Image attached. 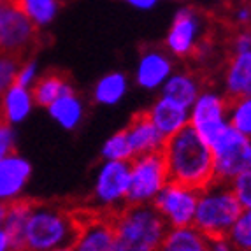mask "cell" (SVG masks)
<instances>
[{
  "mask_svg": "<svg viewBox=\"0 0 251 251\" xmlns=\"http://www.w3.org/2000/svg\"><path fill=\"white\" fill-rule=\"evenodd\" d=\"M169 179L190 188L202 190L214 181L213 151L190 126L165 141L162 150Z\"/></svg>",
  "mask_w": 251,
  "mask_h": 251,
  "instance_id": "obj_1",
  "label": "cell"
},
{
  "mask_svg": "<svg viewBox=\"0 0 251 251\" xmlns=\"http://www.w3.org/2000/svg\"><path fill=\"white\" fill-rule=\"evenodd\" d=\"M79 226V213L62 204L35 201L23 232V250L53 251L72 246Z\"/></svg>",
  "mask_w": 251,
  "mask_h": 251,
  "instance_id": "obj_2",
  "label": "cell"
},
{
  "mask_svg": "<svg viewBox=\"0 0 251 251\" xmlns=\"http://www.w3.org/2000/svg\"><path fill=\"white\" fill-rule=\"evenodd\" d=\"M113 251H160L167 225L153 205H125L111 216Z\"/></svg>",
  "mask_w": 251,
  "mask_h": 251,
  "instance_id": "obj_3",
  "label": "cell"
},
{
  "mask_svg": "<svg viewBox=\"0 0 251 251\" xmlns=\"http://www.w3.org/2000/svg\"><path fill=\"white\" fill-rule=\"evenodd\" d=\"M241 211L243 207L235 199L230 184L213 181L202 190H199V202L195 218H193V226H197L205 237L226 235Z\"/></svg>",
  "mask_w": 251,
  "mask_h": 251,
  "instance_id": "obj_4",
  "label": "cell"
},
{
  "mask_svg": "<svg viewBox=\"0 0 251 251\" xmlns=\"http://www.w3.org/2000/svg\"><path fill=\"white\" fill-rule=\"evenodd\" d=\"M130 188V162L104 160L99 165L93 179L90 209L100 214L113 216L128 205Z\"/></svg>",
  "mask_w": 251,
  "mask_h": 251,
  "instance_id": "obj_5",
  "label": "cell"
},
{
  "mask_svg": "<svg viewBox=\"0 0 251 251\" xmlns=\"http://www.w3.org/2000/svg\"><path fill=\"white\" fill-rule=\"evenodd\" d=\"M213 151L214 181L230 183L251 169V139L226 125L209 144Z\"/></svg>",
  "mask_w": 251,
  "mask_h": 251,
  "instance_id": "obj_6",
  "label": "cell"
},
{
  "mask_svg": "<svg viewBox=\"0 0 251 251\" xmlns=\"http://www.w3.org/2000/svg\"><path fill=\"white\" fill-rule=\"evenodd\" d=\"M207 34V20L197 7L184 4L174 13L167 34H165V51L172 58H193L199 46Z\"/></svg>",
  "mask_w": 251,
  "mask_h": 251,
  "instance_id": "obj_7",
  "label": "cell"
},
{
  "mask_svg": "<svg viewBox=\"0 0 251 251\" xmlns=\"http://www.w3.org/2000/svg\"><path fill=\"white\" fill-rule=\"evenodd\" d=\"M39 30L18 4H0V54L26 60L41 42Z\"/></svg>",
  "mask_w": 251,
  "mask_h": 251,
  "instance_id": "obj_8",
  "label": "cell"
},
{
  "mask_svg": "<svg viewBox=\"0 0 251 251\" xmlns=\"http://www.w3.org/2000/svg\"><path fill=\"white\" fill-rule=\"evenodd\" d=\"M169 181L171 179L162 153L134 156L130 160L128 204L151 205Z\"/></svg>",
  "mask_w": 251,
  "mask_h": 251,
  "instance_id": "obj_9",
  "label": "cell"
},
{
  "mask_svg": "<svg viewBox=\"0 0 251 251\" xmlns=\"http://www.w3.org/2000/svg\"><path fill=\"white\" fill-rule=\"evenodd\" d=\"M230 99L213 86H204L190 105V128L197 132L205 143L211 144L220 132L228 125Z\"/></svg>",
  "mask_w": 251,
  "mask_h": 251,
  "instance_id": "obj_10",
  "label": "cell"
},
{
  "mask_svg": "<svg viewBox=\"0 0 251 251\" xmlns=\"http://www.w3.org/2000/svg\"><path fill=\"white\" fill-rule=\"evenodd\" d=\"M197 202L199 190L174 183V181H169L151 205L162 216L167 228H172V226L193 225V218H195V211H197Z\"/></svg>",
  "mask_w": 251,
  "mask_h": 251,
  "instance_id": "obj_11",
  "label": "cell"
},
{
  "mask_svg": "<svg viewBox=\"0 0 251 251\" xmlns=\"http://www.w3.org/2000/svg\"><path fill=\"white\" fill-rule=\"evenodd\" d=\"M79 226L75 234L72 250L74 251H113L114 250V226L107 214L93 209H77Z\"/></svg>",
  "mask_w": 251,
  "mask_h": 251,
  "instance_id": "obj_12",
  "label": "cell"
},
{
  "mask_svg": "<svg viewBox=\"0 0 251 251\" xmlns=\"http://www.w3.org/2000/svg\"><path fill=\"white\" fill-rule=\"evenodd\" d=\"M174 69V58L165 50L148 48L139 54L137 65L134 71V81L139 88L146 92L162 90L165 81L171 77Z\"/></svg>",
  "mask_w": 251,
  "mask_h": 251,
  "instance_id": "obj_13",
  "label": "cell"
},
{
  "mask_svg": "<svg viewBox=\"0 0 251 251\" xmlns=\"http://www.w3.org/2000/svg\"><path fill=\"white\" fill-rule=\"evenodd\" d=\"M144 113L165 139L176 135L177 132H181L190 125L188 107H184V105L162 95Z\"/></svg>",
  "mask_w": 251,
  "mask_h": 251,
  "instance_id": "obj_14",
  "label": "cell"
},
{
  "mask_svg": "<svg viewBox=\"0 0 251 251\" xmlns=\"http://www.w3.org/2000/svg\"><path fill=\"white\" fill-rule=\"evenodd\" d=\"M123 132H125L126 141H128V146L134 156L162 153L165 141H167L158 132V128L151 123V120L146 116V113L135 114Z\"/></svg>",
  "mask_w": 251,
  "mask_h": 251,
  "instance_id": "obj_15",
  "label": "cell"
},
{
  "mask_svg": "<svg viewBox=\"0 0 251 251\" xmlns=\"http://www.w3.org/2000/svg\"><path fill=\"white\" fill-rule=\"evenodd\" d=\"M223 93L230 100L251 95V51L228 56L223 71Z\"/></svg>",
  "mask_w": 251,
  "mask_h": 251,
  "instance_id": "obj_16",
  "label": "cell"
},
{
  "mask_svg": "<svg viewBox=\"0 0 251 251\" xmlns=\"http://www.w3.org/2000/svg\"><path fill=\"white\" fill-rule=\"evenodd\" d=\"M32 174V165L25 158L9 155L0 160V201H13L20 197Z\"/></svg>",
  "mask_w": 251,
  "mask_h": 251,
  "instance_id": "obj_17",
  "label": "cell"
},
{
  "mask_svg": "<svg viewBox=\"0 0 251 251\" xmlns=\"http://www.w3.org/2000/svg\"><path fill=\"white\" fill-rule=\"evenodd\" d=\"M204 90L202 77L193 71H174L160 90V95L188 107Z\"/></svg>",
  "mask_w": 251,
  "mask_h": 251,
  "instance_id": "obj_18",
  "label": "cell"
},
{
  "mask_svg": "<svg viewBox=\"0 0 251 251\" xmlns=\"http://www.w3.org/2000/svg\"><path fill=\"white\" fill-rule=\"evenodd\" d=\"M34 205L35 201H32V199L18 197L13 201H7V214H5L2 228L11 241L13 251L23 250V232H25V225L28 222V216L34 209Z\"/></svg>",
  "mask_w": 251,
  "mask_h": 251,
  "instance_id": "obj_19",
  "label": "cell"
},
{
  "mask_svg": "<svg viewBox=\"0 0 251 251\" xmlns=\"http://www.w3.org/2000/svg\"><path fill=\"white\" fill-rule=\"evenodd\" d=\"M32 107H34V97L30 88L13 84L0 100V116L9 125H16L32 113Z\"/></svg>",
  "mask_w": 251,
  "mask_h": 251,
  "instance_id": "obj_20",
  "label": "cell"
},
{
  "mask_svg": "<svg viewBox=\"0 0 251 251\" xmlns=\"http://www.w3.org/2000/svg\"><path fill=\"white\" fill-rule=\"evenodd\" d=\"M209 237H205L197 226H172L167 228L160 251H207Z\"/></svg>",
  "mask_w": 251,
  "mask_h": 251,
  "instance_id": "obj_21",
  "label": "cell"
},
{
  "mask_svg": "<svg viewBox=\"0 0 251 251\" xmlns=\"http://www.w3.org/2000/svg\"><path fill=\"white\" fill-rule=\"evenodd\" d=\"M126 93H128V77L123 72L113 71L104 74L100 79H97L92 97L95 104L113 107L125 99Z\"/></svg>",
  "mask_w": 251,
  "mask_h": 251,
  "instance_id": "obj_22",
  "label": "cell"
},
{
  "mask_svg": "<svg viewBox=\"0 0 251 251\" xmlns=\"http://www.w3.org/2000/svg\"><path fill=\"white\" fill-rule=\"evenodd\" d=\"M32 97H34V104L41 107H50L56 99L69 92H74L71 81L67 75L62 72H48L44 75H39V79L30 88Z\"/></svg>",
  "mask_w": 251,
  "mask_h": 251,
  "instance_id": "obj_23",
  "label": "cell"
},
{
  "mask_svg": "<svg viewBox=\"0 0 251 251\" xmlns=\"http://www.w3.org/2000/svg\"><path fill=\"white\" fill-rule=\"evenodd\" d=\"M48 111L54 122L65 130L77 128L84 118V104L75 92H69L56 99L48 107Z\"/></svg>",
  "mask_w": 251,
  "mask_h": 251,
  "instance_id": "obj_24",
  "label": "cell"
},
{
  "mask_svg": "<svg viewBox=\"0 0 251 251\" xmlns=\"http://www.w3.org/2000/svg\"><path fill=\"white\" fill-rule=\"evenodd\" d=\"M16 4L37 28H44L56 18L62 2L60 0H18Z\"/></svg>",
  "mask_w": 251,
  "mask_h": 251,
  "instance_id": "obj_25",
  "label": "cell"
},
{
  "mask_svg": "<svg viewBox=\"0 0 251 251\" xmlns=\"http://www.w3.org/2000/svg\"><path fill=\"white\" fill-rule=\"evenodd\" d=\"M228 125L251 139V95L234 99L228 105Z\"/></svg>",
  "mask_w": 251,
  "mask_h": 251,
  "instance_id": "obj_26",
  "label": "cell"
},
{
  "mask_svg": "<svg viewBox=\"0 0 251 251\" xmlns=\"http://www.w3.org/2000/svg\"><path fill=\"white\" fill-rule=\"evenodd\" d=\"M102 160H111V162H130L134 158L132 150L128 146L125 132H116V134L109 135L104 141L100 148Z\"/></svg>",
  "mask_w": 251,
  "mask_h": 251,
  "instance_id": "obj_27",
  "label": "cell"
},
{
  "mask_svg": "<svg viewBox=\"0 0 251 251\" xmlns=\"http://www.w3.org/2000/svg\"><path fill=\"white\" fill-rule=\"evenodd\" d=\"M226 237L237 251H251V209H243Z\"/></svg>",
  "mask_w": 251,
  "mask_h": 251,
  "instance_id": "obj_28",
  "label": "cell"
},
{
  "mask_svg": "<svg viewBox=\"0 0 251 251\" xmlns=\"http://www.w3.org/2000/svg\"><path fill=\"white\" fill-rule=\"evenodd\" d=\"M25 60L13 56V54H0V100H2L4 93L14 84L20 65Z\"/></svg>",
  "mask_w": 251,
  "mask_h": 251,
  "instance_id": "obj_29",
  "label": "cell"
},
{
  "mask_svg": "<svg viewBox=\"0 0 251 251\" xmlns=\"http://www.w3.org/2000/svg\"><path fill=\"white\" fill-rule=\"evenodd\" d=\"M230 188L243 209H251V169L230 181Z\"/></svg>",
  "mask_w": 251,
  "mask_h": 251,
  "instance_id": "obj_30",
  "label": "cell"
},
{
  "mask_svg": "<svg viewBox=\"0 0 251 251\" xmlns=\"http://www.w3.org/2000/svg\"><path fill=\"white\" fill-rule=\"evenodd\" d=\"M232 25L235 28H251V2L248 0H235L228 13Z\"/></svg>",
  "mask_w": 251,
  "mask_h": 251,
  "instance_id": "obj_31",
  "label": "cell"
},
{
  "mask_svg": "<svg viewBox=\"0 0 251 251\" xmlns=\"http://www.w3.org/2000/svg\"><path fill=\"white\" fill-rule=\"evenodd\" d=\"M39 67L35 60L26 58L25 62L20 65V71L16 74V79H14V84H20V86H25V88H32L34 83L39 79Z\"/></svg>",
  "mask_w": 251,
  "mask_h": 251,
  "instance_id": "obj_32",
  "label": "cell"
},
{
  "mask_svg": "<svg viewBox=\"0 0 251 251\" xmlns=\"http://www.w3.org/2000/svg\"><path fill=\"white\" fill-rule=\"evenodd\" d=\"M228 48L230 54L251 51V28H235V32L228 39Z\"/></svg>",
  "mask_w": 251,
  "mask_h": 251,
  "instance_id": "obj_33",
  "label": "cell"
},
{
  "mask_svg": "<svg viewBox=\"0 0 251 251\" xmlns=\"http://www.w3.org/2000/svg\"><path fill=\"white\" fill-rule=\"evenodd\" d=\"M14 155V132L9 123L0 126V160Z\"/></svg>",
  "mask_w": 251,
  "mask_h": 251,
  "instance_id": "obj_34",
  "label": "cell"
},
{
  "mask_svg": "<svg viewBox=\"0 0 251 251\" xmlns=\"http://www.w3.org/2000/svg\"><path fill=\"white\" fill-rule=\"evenodd\" d=\"M207 251H237L234 244L230 243V239L226 235H218V237H209L207 243Z\"/></svg>",
  "mask_w": 251,
  "mask_h": 251,
  "instance_id": "obj_35",
  "label": "cell"
},
{
  "mask_svg": "<svg viewBox=\"0 0 251 251\" xmlns=\"http://www.w3.org/2000/svg\"><path fill=\"white\" fill-rule=\"evenodd\" d=\"M122 2H125L130 7L137 9V11H151V9H155L162 0H122Z\"/></svg>",
  "mask_w": 251,
  "mask_h": 251,
  "instance_id": "obj_36",
  "label": "cell"
},
{
  "mask_svg": "<svg viewBox=\"0 0 251 251\" xmlns=\"http://www.w3.org/2000/svg\"><path fill=\"white\" fill-rule=\"evenodd\" d=\"M0 251H13V248H11V241H9V237L4 232V228H0Z\"/></svg>",
  "mask_w": 251,
  "mask_h": 251,
  "instance_id": "obj_37",
  "label": "cell"
},
{
  "mask_svg": "<svg viewBox=\"0 0 251 251\" xmlns=\"http://www.w3.org/2000/svg\"><path fill=\"white\" fill-rule=\"evenodd\" d=\"M5 214H7V201H0V228L4 225Z\"/></svg>",
  "mask_w": 251,
  "mask_h": 251,
  "instance_id": "obj_38",
  "label": "cell"
},
{
  "mask_svg": "<svg viewBox=\"0 0 251 251\" xmlns=\"http://www.w3.org/2000/svg\"><path fill=\"white\" fill-rule=\"evenodd\" d=\"M53 251H74V250H72V246H63V248H56Z\"/></svg>",
  "mask_w": 251,
  "mask_h": 251,
  "instance_id": "obj_39",
  "label": "cell"
},
{
  "mask_svg": "<svg viewBox=\"0 0 251 251\" xmlns=\"http://www.w3.org/2000/svg\"><path fill=\"white\" fill-rule=\"evenodd\" d=\"M5 2H14V4H16L18 0H0V4H5Z\"/></svg>",
  "mask_w": 251,
  "mask_h": 251,
  "instance_id": "obj_40",
  "label": "cell"
},
{
  "mask_svg": "<svg viewBox=\"0 0 251 251\" xmlns=\"http://www.w3.org/2000/svg\"><path fill=\"white\" fill-rule=\"evenodd\" d=\"M18 251H26V250H18Z\"/></svg>",
  "mask_w": 251,
  "mask_h": 251,
  "instance_id": "obj_41",
  "label": "cell"
},
{
  "mask_svg": "<svg viewBox=\"0 0 251 251\" xmlns=\"http://www.w3.org/2000/svg\"><path fill=\"white\" fill-rule=\"evenodd\" d=\"M179 2H183V0H179Z\"/></svg>",
  "mask_w": 251,
  "mask_h": 251,
  "instance_id": "obj_42",
  "label": "cell"
}]
</instances>
